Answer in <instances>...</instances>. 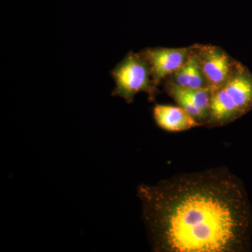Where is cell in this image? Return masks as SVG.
<instances>
[{
  "mask_svg": "<svg viewBox=\"0 0 252 252\" xmlns=\"http://www.w3.org/2000/svg\"><path fill=\"white\" fill-rule=\"evenodd\" d=\"M171 82L188 89H210L193 46L185 64L172 74Z\"/></svg>",
  "mask_w": 252,
  "mask_h": 252,
  "instance_id": "ba28073f",
  "label": "cell"
},
{
  "mask_svg": "<svg viewBox=\"0 0 252 252\" xmlns=\"http://www.w3.org/2000/svg\"><path fill=\"white\" fill-rule=\"evenodd\" d=\"M154 251L241 252L252 214L241 182L227 170L182 174L139 187Z\"/></svg>",
  "mask_w": 252,
  "mask_h": 252,
  "instance_id": "6da1fadb",
  "label": "cell"
},
{
  "mask_svg": "<svg viewBox=\"0 0 252 252\" xmlns=\"http://www.w3.org/2000/svg\"><path fill=\"white\" fill-rule=\"evenodd\" d=\"M166 91L178 106L187 111L195 120L202 125L207 124L208 117L181 91L178 86L170 81L167 83Z\"/></svg>",
  "mask_w": 252,
  "mask_h": 252,
  "instance_id": "9c48e42d",
  "label": "cell"
},
{
  "mask_svg": "<svg viewBox=\"0 0 252 252\" xmlns=\"http://www.w3.org/2000/svg\"><path fill=\"white\" fill-rule=\"evenodd\" d=\"M193 48L210 90L224 86L233 70L234 60L219 46L195 45Z\"/></svg>",
  "mask_w": 252,
  "mask_h": 252,
  "instance_id": "3957f363",
  "label": "cell"
},
{
  "mask_svg": "<svg viewBox=\"0 0 252 252\" xmlns=\"http://www.w3.org/2000/svg\"><path fill=\"white\" fill-rule=\"evenodd\" d=\"M191 50L192 46L178 49L151 48L140 52L149 63L156 87L185 64Z\"/></svg>",
  "mask_w": 252,
  "mask_h": 252,
  "instance_id": "277c9868",
  "label": "cell"
},
{
  "mask_svg": "<svg viewBox=\"0 0 252 252\" xmlns=\"http://www.w3.org/2000/svg\"><path fill=\"white\" fill-rule=\"evenodd\" d=\"M211 92L207 124L225 126L241 117L236 105L223 86L213 89Z\"/></svg>",
  "mask_w": 252,
  "mask_h": 252,
  "instance_id": "52a82bcc",
  "label": "cell"
},
{
  "mask_svg": "<svg viewBox=\"0 0 252 252\" xmlns=\"http://www.w3.org/2000/svg\"><path fill=\"white\" fill-rule=\"evenodd\" d=\"M111 75L116 83L112 95L120 96L127 103H131L139 92L147 93L150 100L155 97L157 90L150 66L140 53H129L113 69Z\"/></svg>",
  "mask_w": 252,
  "mask_h": 252,
  "instance_id": "7a4b0ae2",
  "label": "cell"
},
{
  "mask_svg": "<svg viewBox=\"0 0 252 252\" xmlns=\"http://www.w3.org/2000/svg\"><path fill=\"white\" fill-rule=\"evenodd\" d=\"M153 115L158 126L168 132H182L202 126L180 106L157 104Z\"/></svg>",
  "mask_w": 252,
  "mask_h": 252,
  "instance_id": "8992f818",
  "label": "cell"
},
{
  "mask_svg": "<svg viewBox=\"0 0 252 252\" xmlns=\"http://www.w3.org/2000/svg\"><path fill=\"white\" fill-rule=\"evenodd\" d=\"M230 94L240 115L252 109V74L242 63L235 61L228 82L223 86Z\"/></svg>",
  "mask_w": 252,
  "mask_h": 252,
  "instance_id": "5b68a950",
  "label": "cell"
}]
</instances>
